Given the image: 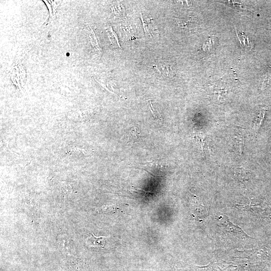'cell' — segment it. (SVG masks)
<instances>
[{"mask_svg": "<svg viewBox=\"0 0 271 271\" xmlns=\"http://www.w3.org/2000/svg\"><path fill=\"white\" fill-rule=\"evenodd\" d=\"M11 78L15 84L18 79V85L21 86L22 83L25 81L26 78L25 67L22 64L14 66L11 72Z\"/></svg>", "mask_w": 271, "mask_h": 271, "instance_id": "1", "label": "cell"}, {"mask_svg": "<svg viewBox=\"0 0 271 271\" xmlns=\"http://www.w3.org/2000/svg\"><path fill=\"white\" fill-rule=\"evenodd\" d=\"M154 67L160 74L171 78L173 77L174 72L170 62L165 60H159Z\"/></svg>", "mask_w": 271, "mask_h": 271, "instance_id": "2", "label": "cell"}, {"mask_svg": "<svg viewBox=\"0 0 271 271\" xmlns=\"http://www.w3.org/2000/svg\"><path fill=\"white\" fill-rule=\"evenodd\" d=\"M89 36L90 38L91 44L94 47L95 50L99 53L101 54L102 48L98 37L95 34L93 27L90 25L87 26Z\"/></svg>", "mask_w": 271, "mask_h": 271, "instance_id": "3", "label": "cell"}, {"mask_svg": "<svg viewBox=\"0 0 271 271\" xmlns=\"http://www.w3.org/2000/svg\"><path fill=\"white\" fill-rule=\"evenodd\" d=\"M107 237L105 236H96L93 234L87 238L86 244L91 246L94 247H104L105 245V239Z\"/></svg>", "mask_w": 271, "mask_h": 271, "instance_id": "4", "label": "cell"}, {"mask_svg": "<svg viewBox=\"0 0 271 271\" xmlns=\"http://www.w3.org/2000/svg\"><path fill=\"white\" fill-rule=\"evenodd\" d=\"M145 167L147 170L154 174H163L164 171V165L159 161H152L147 163Z\"/></svg>", "mask_w": 271, "mask_h": 271, "instance_id": "5", "label": "cell"}, {"mask_svg": "<svg viewBox=\"0 0 271 271\" xmlns=\"http://www.w3.org/2000/svg\"><path fill=\"white\" fill-rule=\"evenodd\" d=\"M43 2L45 3L49 10V20H51L55 17L57 12V5L56 4V3L53 1H43Z\"/></svg>", "mask_w": 271, "mask_h": 271, "instance_id": "6", "label": "cell"}, {"mask_svg": "<svg viewBox=\"0 0 271 271\" xmlns=\"http://www.w3.org/2000/svg\"><path fill=\"white\" fill-rule=\"evenodd\" d=\"M128 142L134 143L137 141H139L140 139V131L136 127H132L128 132Z\"/></svg>", "mask_w": 271, "mask_h": 271, "instance_id": "7", "label": "cell"}, {"mask_svg": "<svg viewBox=\"0 0 271 271\" xmlns=\"http://www.w3.org/2000/svg\"><path fill=\"white\" fill-rule=\"evenodd\" d=\"M265 112V110L264 109L261 110L255 117L254 122L253 129L256 132L258 130L263 123Z\"/></svg>", "mask_w": 271, "mask_h": 271, "instance_id": "8", "label": "cell"}, {"mask_svg": "<svg viewBox=\"0 0 271 271\" xmlns=\"http://www.w3.org/2000/svg\"><path fill=\"white\" fill-rule=\"evenodd\" d=\"M106 31L107 32L111 45L114 46L115 47L117 46V47L120 48L117 36L113 31L111 27L108 28Z\"/></svg>", "mask_w": 271, "mask_h": 271, "instance_id": "9", "label": "cell"}, {"mask_svg": "<svg viewBox=\"0 0 271 271\" xmlns=\"http://www.w3.org/2000/svg\"><path fill=\"white\" fill-rule=\"evenodd\" d=\"M237 147L240 153L242 152L243 143L244 142V132L243 130H237L235 134Z\"/></svg>", "mask_w": 271, "mask_h": 271, "instance_id": "10", "label": "cell"}, {"mask_svg": "<svg viewBox=\"0 0 271 271\" xmlns=\"http://www.w3.org/2000/svg\"><path fill=\"white\" fill-rule=\"evenodd\" d=\"M141 19L143 25V28L146 34V35H151V18H144L143 16V14H141Z\"/></svg>", "mask_w": 271, "mask_h": 271, "instance_id": "11", "label": "cell"}, {"mask_svg": "<svg viewBox=\"0 0 271 271\" xmlns=\"http://www.w3.org/2000/svg\"><path fill=\"white\" fill-rule=\"evenodd\" d=\"M113 13L118 16H123L124 14V7L119 3L114 4L111 7Z\"/></svg>", "mask_w": 271, "mask_h": 271, "instance_id": "12", "label": "cell"}, {"mask_svg": "<svg viewBox=\"0 0 271 271\" xmlns=\"http://www.w3.org/2000/svg\"><path fill=\"white\" fill-rule=\"evenodd\" d=\"M270 76L269 73H266L264 76L261 83V90L265 89L269 85Z\"/></svg>", "mask_w": 271, "mask_h": 271, "instance_id": "13", "label": "cell"}, {"mask_svg": "<svg viewBox=\"0 0 271 271\" xmlns=\"http://www.w3.org/2000/svg\"><path fill=\"white\" fill-rule=\"evenodd\" d=\"M147 101V102L148 103L149 108H150V109L151 110V111L152 112V115L155 118H157V113H156V111H157L158 113H159V112L158 111V110L156 109V108L155 107V106L153 105L151 100L148 99Z\"/></svg>", "mask_w": 271, "mask_h": 271, "instance_id": "14", "label": "cell"}]
</instances>
